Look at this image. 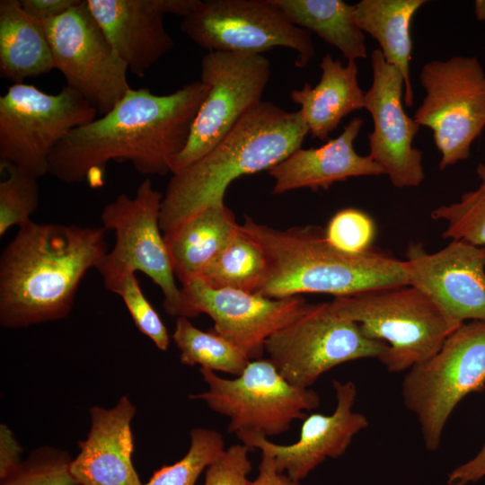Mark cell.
<instances>
[{
    "instance_id": "d6a6232c",
    "label": "cell",
    "mask_w": 485,
    "mask_h": 485,
    "mask_svg": "<svg viewBox=\"0 0 485 485\" xmlns=\"http://www.w3.org/2000/svg\"><path fill=\"white\" fill-rule=\"evenodd\" d=\"M324 232L333 247L347 253L359 254L372 248L375 225L366 213L348 207L338 211Z\"/></svg>"
},
{
    "instance_id": "44dd1931",
    "label": "cell",
    "mask_w": 485,
    "mask_h": 485,
    "mask_svg": "<svg viewBox=\"0 0 485 485\" xmlns=\"http://www.w3.org/2000/svg\"><path fill=\"white\" fill-rule=\"evenodd\" d=\"M363 122L362 118L355 117L337 137L319 147H301L270 168L269 173L274 179L272 192L281 194L301 188L327 190L349 178L385 174L369 155H360L354 148Z\"/></svg>"
},
{
    "instance_id": "9c48e42d",
    "label": "cell",
    "mask_w": 485,
    "mask_h": 485,
    "mask_svg": "<svg viewBox=\"0 0 485 485\" xmlns=\"http://www.w3.org/2000/svg\"><path fill=\"white\" fill-rule=\"evenodd\" d=\"M419 80L426 95L413 119L431 129L444 170L466 160L485 128V70L476 57L455 55L424 64Z\"/></svg>"
},
{
    "instance_id": "603a6c76",
    "label": "cell",
    "mask_w": 485,
    "mask_h": 485,
    "mask_svg": "<svg viewBox=\"0 0 485 485\" xmlns=\"http://www.w3.org/2000/svg\"><path fill=\"white\" fill-rule=\"evenodd\" d=\"M234 212L216 203L164 235L175 277L181 285L201 275L238 232Z\"/></svg>"
},
{
    "instance_id": "f35d334b",
    "label": "cell",
    "mask_w": 485,
    "mask_h": 485,
    "mask_svg": "<svg viewBox=\"0 0 485 485\" xmlns=\"http://www.w3.org/2000/svg\"><path fill=\"white\" fill-rule=\"evenodd\" d=\"M251 485H301L299 481L290 478L287 474L278 471L273 458L261 453L257 477Z\"/></svg>"
},
{
    "instance_id": "8992f818",
    "label": "cell",
    "mask_w": 485,
    "mask_h": 485,
    "mask_svg": "<svg viewBox=\"0 0 485 485\" xmlns=\"http://www.w3.org/2000/svg\"><path fill=\"white\" fill-rule=\"evenodd\" d=\"M163 195L149 178L137 187L136 195L119 194L101 211L102 227L115 232V244L97 270L105 288L116 294L130 273L143 272L159 287L163 307L172 316L192 318L200 313L175 282L169 251L160 227Z\"/></svg>"
},
{
    "instance_id": "f546056e",
    "label": "cell",
    "mask_w": 485,
    "mask_h": 485,
    "mask_svg": "<svg viewBox=\"0 0 485 485\" xmlns=\"http://www.w3.org/2000/svg\"><path fill=\"white\" fill-rule=\"evenodd\" d=\"M190 436L186 454L173 464L162 466L143 485H195L202 472L225 451L224 437L215 429L196 428Z\"/></svg>"
},
{
    "instance_id": "1f68e13d",
    "label": "cell",
    "mask_w": 485,
    "mask_h": 485,
    "mask_svg": "<svg viewBox=\"0 0 485 485\" xmlns=\"http://www.w3.org/2000/svg\"><path fill=\"white\" fill-rule=\"evenodd\" d=\"M66 451L40 446L0 479V485H78L70 472Z\"/></svg>"
},
{
    "instance_id": "83f0119b",
    "label": "cell",
    "mask_w": 485,
    "mask_h": 485,
    "mask_svg": "<svg viewBox=\"0 0 485 485\" xmlns=\"http://www.w3.org/2000/svg\"><path fill=\"white\" fill-rule=\"evenodd\" d=\"M181 364L200 366L239 376L251 361L243 352L215 331H203L187 317H177L172 335Z\"/></svg>"
},
{
    "instance_id": "9a60e30c",
    "label": "cell",
    "mask_w": 485,
    "mask_h": 485,
    "mask_svg": "<svg viewBox=\"0 0 485 485\" xmlns=\"http://www.w3.org/2000/svg\"><path fill=\"white\" fill-rule=\"evenodd\" d=\"M372 84L365 93V109L373 120L369 156L397 188L419 186L425 172L422 152L412 145L419 125L404 110V80L380 50L371 53Z\"/></svg>"
},
{
    "instance_id": "4316f807",
    "label": "cell",
    "mask_w": 485,
    "mask_h": 485,
    "mask_svg": "<svg viewBox=\"0 0 485 485\" xmlns=\"http://www.w3.org/2000/svg\"><path fill=\"white\" fill-rule=\"evenodd\" d=\"M265 271L262 250L239 226L235 235L198 278L213 288L255 293Z\"/></svg>"
},
{
    "instance_id": "7a4b0ae2",
    "label": "cell",
    "mask_w": 485,
    "mask_h": 485,
    "mask_svg": "<svg viewBox=\"0 0 485 485\" xmlns=\"http://www.w3.org/2000/svg\"><path fill=\"white\" fill-rule=\"evenodd\" d=\"M107 230L32 220L0 255V325L22 329L67 317L86 273L109 251Z\"/></svg>"
},
{
    "instance_id": "4dcf8cb0",
    "label": "cell",
    "mask_w": 485,
    "mask_h": 485,
    "mask_svg": "<svg viewBox=\"0 0 485 485\" xmlns=\"http://www.w3.org/2000/svg\"><path fill=\"white\" fill-rule=\"evenodd\" d=\"M7 176L0 182V237L16 225L31 221V216L40 204L37 180L22 170L8 163H0Z\"/></svg>"
},
{
    "instance_id": "ffe728a7",
    "label": "cell",
    "mask_w": 485,
    "mask_h": 485,
    "mask_svg": "<svg viewBox=\"0 0 485 485\" xmlns=\"http://www.w3.org/2000/svg\"><path fill=\"white\" fill-rule=\"evenodd\" d=\"M90 429L71 460L70 472L78 485H143L132 462L131 420L136 407L128 395L112 408L89 409Z\"/></svg>"
},
{
    "instance_id": "74e56055",
    "label": "cell",
    "mask_w": 485,
    "mask_h": 485,
    "mask_svg": "<svg viewBox=\"0 0 485 485\" xmlns=\"http://www.w3.org/2000/svg\"><path fill=\"white\" fill-rule=\"evenodd\" d=\"M485 479V443L479 453L465 463L454 469L448 475V485H467Z\"/></svg>"
},
{
    "instance_id": "52a82bcc",
    "label": "cell",
    "mask_w": 485,
    "mask_h": 485,
    "mask_svg": "<svg viewBox=\"0 0 485 485\" xmlns=\"http://www.w3.org/2000/svg\"><path fill=\"white\" fill-rule=\"evenodd\" d=\"M485 386V322H463L427 360L410 367L401 384L406 408L418 419L424 445L436 451L456 405Z\"/></svg>"
},
{
    "instance_id": "7402d4cb",
    "label": "cell",
    "mask_w": 485,
    "mask_h": 485,
    "mask_svg": "<svg viewBox=\"0 0 485 485\" xmlns=\"http://www.w3.org/2000/svg\"><path fill=\"white\" fill-rule=\"evenodd\" d=\"M321 78L315 86L304 83L301 89H293L290 99L298 110L312 137L326 141L343 118L365 109V93L357 80L356 61L343 65L326 53L319 65Z\"/></svg>"
},
{
    "instance_id": "d590c367",
    "label": "cell",
    "mask_w": 485,
    "mask_h": 485,
    "mask_svg": "<svg viewBox=\"0 0 485 485\" xmlns=\"http://www.w3.org/2000/svg\"><path fill=\"white\" fill-rule=\"evenodd\" d=\"M79 0H20L22 8L31 18L44 22L55 19L72 6Z\"/></svg>"
},
{
    "instance_id": "d6986e66",
    "label": "cell",
    "mask_w": 485,
    "mask_h": 485,
    "mask_svg": "<svg viewBox=\"0 0 485 485\" xmlns=\"http://www.w3.org/2000/svg\"><path fill=\"white\" fill-rule=\"evenodd\" d=\"M93 15L128 70L138 77L174 46L164 15L182 18L197 0H86Z\"/></svg>"
},
{
    "instance_id": "5bb4252c",
    "label": "cell",
    "mask_w": 485,
    "mask_h": 485,
    "mask_svg": "<svg viewBox=\"0 0 485 485\" xmlns=\"http://www.w3.org/2000/svg\"><path fill=\"white\" fill-rule=\"evenodd\" d=\"M54 67L66 86L83 96L100 115L109 112L131 89L127 65L105 32L79 0L62 15L44 22Z\"/></svg>"
},
{
    "instance_id": "5b68a950",
    "label": "cell",
    "mask_w": 485,
    "mask_h": 485,
    "mask_svg": "<svg viewBox=\"0 0 485 485\" xmlns=\"http://www.w3.org/2000/svg\"><path fill=\"white\" fill-rule=\"evenodd\" d=\"M331 304L340 317L358 324L366 337L388 345L378 359L391 373L409 370L431 357L462 325L410 285L337 296Z\"/></svg>"
},
{
    "instance_id": "e0dca14e",
    "label": "cell",
    "mask_w": 485,
    "mask_h": 485,
    "mask_svg": "<svg viewBox=\"0 0 485 485\" xmlns=\"http://www.w3.org/2000/svg\"><path fill=\"white\" fill-rule=\"evenodd\" d=\"M404 261L408 285L435 302L459 324L485 322V246L452 240L428 253L412 243Z\"/></svg>"
},
{
    "instance_id": "8fae6325",
    "label": "cell",
    "mask_w": 485,
    "mask_h": 485,
    "mask_svg": "<svg viewBox=\"0 0 485 485\" xmlns=\"http://www.w3.org/2000/svg\"><path fill=\"white\" fill-rule=\"evenodd\" d=\"M381 340L366 337L359 325L340 317L330 303L309 304L295 320L273 333L265 352L290 384L310 388L331 368L388 349Z\"/></svg>"
},
{
    "instance_id": "ba28073f",
    "label": "cell",
    "mask_w": 485,
    "mask_h": 485,
    "mask_svg": "<svg viewBox=\"0 0 485 485\" xmlns=\"http://www.w3.org/2000/svg\"><path fill=\"white\" fill-rule=\"evenodd\" d=\"M96 110L68 86L57 94L15 84L0 97V163L39 179L66 135L97 118Z\"/></svg>"
},
{
    "instance_id": "4fadbf2b",
    "label": "cell",
    "mask_w": 485,
    "mask_h": 485,
    "mask_svg": "<svg viewBox=\"0 0 485 485\" xmlns=\"http://www.w3.org/2000/svg\"><path fill=\"white\" fill-rule=\"evenodd\" d=\"M271 74L264 55L207 52L201 60V81L209 86L182 151L170 162L176 173L213 149L262 101Z\"/></svg>"
},
{
    "instance_id": "ac0fdd59",
    "label": "cell",
    "mask_w": 485,
    "mask_h": 485,
    "mask_svg": "<svg viewBox=\"0 0 485 485\" xmlns=\"http://www.w3.org/2000/svg\"><path fill=\"white\" fill-rule=\"evenodd\" d=\"M337 400L330 415L313 413L303 420L300 437L291 445H278L257 433L238 435L242 444L270 455L278 472L295 481L305 478L327 458L342 455L353 437L367 427L365 415L353 410L357 388L352 381H332Z\"/></svg>"
},
{
    "instance_id": "8d00e7d4",
    "label": "cell",
    "mask_w": 485,
    "mask_h": 485,
    "mask_svg": "<svg viewBox=\"0 0 485 485\" xmlns=\"http://www.w3.org/2000/svg\"><path fill=\"white\" fill-rule=\"evenodd\" d=\"M22 449L7 425H0V479L21 462Z\"/></svg>"
},
{
    "instance_id": "277c9868",
    "label": "cell",
    "mask_w": 485,
    "mask_h": 485,
    "mask_svg": "<svg viewBox=\"0 0 485 485\" xmlns=\"http://www.w3.org/2000/svg\"><path fill=\"white\" fill-rule=\"evenodd\" d=\"M241 231L266 258V271L256 294L283 298L303 293L335 297L408 285L404 261L371 248L351 254L333 247L317 225L278 230L245 216Z\"/></svg>"
},
{
    "instance_id": "6da1fadb",
    "label": "cell",
    "mask_w": 485,
    "mask_h": 485,
    "mask_svg": "<svg viewBox=\"0 0 485 485\" xmlns=\"http://www.w3.org/2000/svg\"><path fill=\"white\" fill-rule=\"evenodd\" d=\"M208 90L201 80L163 95L131 88L109 112L66 135L49 158L48 174L99 187L111 161L129 162L147 176L171 172Z\"/></svg>"
},
{
    "instance_id": "e575fe53",
    "label": "cell",
    "mask_w": 485,
    "mask_h": 485,
    "mask_svg": "<svg viewBox=\"0 0 485 485\" xmlns=\"http://www.w3.org/2000/svg\"><path fill=\"white\" fill-rule=\"evenodd\" d=\"M249 450L243 444L229 446L207 466L203 485H251L247 478L252 467Z\"/></svg>"
},
{
    "instance_id": "d4e9b609",
    "label": "cell",
    "mask_w": 485,
    "mask_h": 485,
    "mask_svg": "<svg viewBox=\"0 0 485 485\" xmlns=\"http://www.w3.org/2000/svg\"><path fill=\"white\" fill-rule=\"evenodd\" d=\"M426 0H361L355 4V20L365 33L380 45L386 62L399 70L404 80V104L413 105L410 80L414 15Z\"/></svg>"
},
{
    "instance_id": "30bf717a",
    "label": "cell",
    "mask_w": 485,
    "mask_h": 485,
    "mask_svg": "<svg viewBox=\"0 0 485 485\" xmlns=\"http://www.w3.org/2000/svg\"><path fill=\"white\" fill-rule=\"evenodd\" d=\"M199 372L208 389L190 394V399L201 400L210 410L228 417V432L236 436L279 435L287 431L294 420H304L305 410L320 405L315 391L290 384L268 358L251 360L234 379L202 367Z\"/></svg>"
},
{
    "instance_id": "836d02e7",
    "label": "cell",
    "mask_w": 485,
    "mask_h": 485,
    "mask_svg": "<svg viewBox=\"0 0 485 485\" xmlns=\"http://www.w3.org/2000/svg\"><path fill=\"white\" fill-rule=\"evenodd\" d=\"M137 329L161 350L170 345L168 331L157 312L145 296L136 273L128 274L118 291Z\"/></svg>"
},
{
    "instance_id": "3957f363",
    "label": "cell",
    "mask_w": 485,
    "mask_h": 485,
    "mask_svg": "<svg viewBox=\"0 0 485 485\" xmlns=\"http://www.w3.org/2000/svg\"><path fill=\"white\" fill-rule=\"evenodd\" d=\"M309 129L298 110L262 101L207 154L173 173L163 195V236L206 208L224 201L231 182L269 170L301 148Z\"/></svg>"
},
{
    "instance_id": "2e32d148",
    "label": "cell",
    "mask_w": 485,
    "mask_h": 485,
    "mask_svg": "<svg viewBox=\"0 0 485 485\" xmlns=\"http://www.w3.org/2000/svg\"><path fill=\"white\" fill-rule=\"evenodd\" d=\"M182 292L199 313L214 321V331L250 359L262 358L266 340L301 315L309 303L301 295L270 298L256 293L207 285L195 278Z\"/></svg>"
},
{
    "instance_id": "7c38bea8",
    "label": "cell",
    "mask_w": 485,
    "mask_h": 485,
    "mask_svg": "<svg viewBox=\"0 0 485 485\" xmlns=\"http://www.w3.org/2000/svg\"><path fill=\"white\" fill-rule=\"evenodd\" d=\"M181 30L207 52L263 55L287 48L295 52L298 68L315 55L310 31L291 23L270 0H199Z\"/></svg>"
},
{
    "instance_id": "cb8c5ba5",
    "label": "cell",
    "mask_w": 485,
    "mask_h": 485,
    "mask_svg": "<svg viewBox=\"0 0 485 485\" xmlns=\"http://www.w3.org/2000/svg\"><path fill=\"white\" fill-rule=\"evenodd\" d=\"M54 67L44 24L29 16L20 0L0 1V75L13 84Z\"/></svg>"
},
{
    "instance_id": "ab89813d",
    "label": "cell",
    "mask_w": 485,
    "mask_h": 485,
    "mask_svg": "<svg viewBox=\"0 0 485 485\" xmlns=\"http://www.w3.org/2000/svg\"><path fill=\"white\" fill-rule=\"evenodd\" d=\"M473 7L476 19L485 23V0L474 1Z\"/></svg>"
},
{
    "instance_id": "484cf974",
    "label": "cell",
    "mask_w": 485,
    "mask_h": 485,
    "mask_svg": "<svg viewBox=\"0 0 485 485\" xmlns=\"http://www.w3.org/2000/svg\"><path fill=\"white\" fill-rule=\"evenodd\" d=\"M294 25L313 31L348 59L367 56L365 33L355 20V4L341 0H270Z\"/></svg>"
},
{
    "instance_id": "f1b7e54d",
    "label": "cell",
    "mask_w": 485,
    "mask_h": 485,
    "mask_svg": "<svg viewBox=\"0 0 485 485\" xmlns=\"http://www.w3.org/2000/svg\"><path fill=\"white\" fill-rule=\"evenodd\" d=\"M477 174V189L463 194L458 202L436 207L430 216L447 223L444 238L485 246V163L478 165Z\"/></svg>"
}]
</instances>
